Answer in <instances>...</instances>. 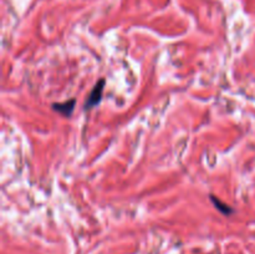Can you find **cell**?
Here are the masks:
<instances>
[{
    "label": "cell",
    "instance_id": "6da1fadb",
    "mask_svg": "<svg viewBox=\"0 0 255 254\" xmlns=\"http://www.w3.org/2000/svg\"><path fill=\"white\" fill-rule=\"evenodd\" d=\"M105 84H106V80L105 79H100L99 81L96 82V85L94 86V89L91 90L89 95V99L87 101L85 102V110L92 109V107L97 106V105L101 102L102 100V94H104V89H105Z\"/></svg>",
    "mask_w": 255,
    "mask_h": 254
},
{
    "label": "cell",
    "instance_id": "7a4b0ae2",
    "mask_svg": "<svg viewBox=\"0 0 255 254\" xmlns=\"http://www.w3.org/2000/svg\"><path fill=\"white\" fill-rule=\"evenodd\" d=\"M75 105H76V100L71 99V100H67L65 102H56V104H52V110L56 112H59L60 115L65 117H70L74 112L75 109Z\"/></svg>",
    "mask_w": 255,
    "mask_h": 254
},
{
    "label": "cell",
    "instance_id": "3957f363",
    "mask_svg": "<svg viewBox=\"0 0 255 254\" xmlns=\"http://www.w3.org/2000/svg\"><path fill=\"white\" fill-rule=\"evenodd\" d=\"M211 201L213 202V204L214 206H216V208L218 209L219 212H221V213H223V214H226V216H229V214L231 213H233V208H232L231 206H229V204H227V203H224L223 201H221V199L218 198V197H216V196H213V194H211Z\"/></svg>",
    "mask_w": 255,
    "mask_h": 254
}]
</instances>
